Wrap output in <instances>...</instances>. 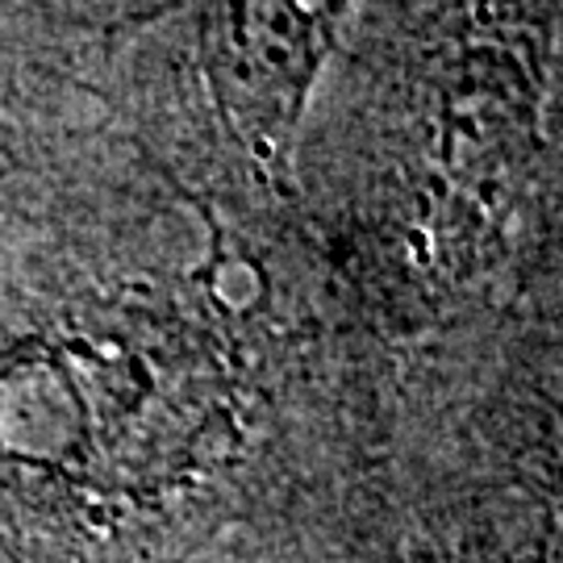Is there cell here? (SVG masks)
Instances as JSON below:
<instances>
[{
	"label": "cell",
	"mask_w": 563,
	"mask_h": 563,
	"mask_svg": "<svg viewBox=\"0 0 563 563\" xmlns=\"http://www.w3.org/2000/svg\"><path fill=\"white\" fill-rule=\"evenodd\" d=\"M360 0H176L192 76L230 146L280 176Z\"/></svg>",
	"instance_id": "cell-1"
},
{
	"label": "cell",
	"mask_w": 563,
	"mask_h": 563,
	"mask_svg": "<svg viewBox=\"0 0 563 563\" xmlns=\"http://www.w3.org/2000/svg\"><path fill=\"white\" fill-rule=\"evenodd\" d=\"M539 201H563V13L555 34V59H551V92H547L543 118V192Z\"/></svg>",
	"instance_id": "cell-2"
}]
</instances>
